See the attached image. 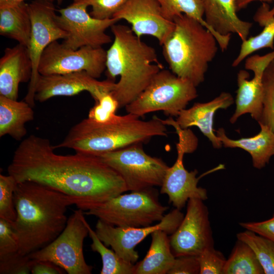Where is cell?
<instances>
[{
  "instance_id": "d6986e66",
  "label": "cell",
  "mask_w": 274,
  "mask_h": 274,
  "mask_svg": "<svg viewBox=\"0 0 274 274\" xmlns=\"http://www.w3.org/2000/svg\"><path fill=\"white\" fill-rule=\"evenodd\" d=\"M32 71L27 47L18 44L6 48L0 59V95L17 100L20 83L30 81Z\"/></svg>"
},
{
  "instance_id": "603a6c76",
  "label": "cell",
  "mask_w": 274,
  "mask_h": 274,
  "mask_svg": "<svg viewBox=\"0 0 274 274\" xmlns=\"http://www.w3.org/2000/svg\"><path fill=\"white\" fill-rule=\"evenodd\" d=\"M34 119L32 107L26 101H18L0 95V136L9 135L20 141L27 133L26 123Z\"/></svg>"
},
{
  "instance_id": "9c48e42d",
  "label": "cell",
  "mask_w": 274,
  "mask_h": 274,
  "mask_svg": "<svg viewBox=\"0 0 274 274\" xmlns=\"http://www.w3.org/2000/svg\"><path fill=\"white\" fill-rule=\"evenodd\" d=\"M84 211L80 209L68 218L61 233L50 244L29 254L30 259L50 261L68 274H90L92 266L85 261L83 243L88 235Z\"/></svg>"
},
{
  "instance_id": "3957f363",
  "label": "cell",
  "mask_w": 274,
  "mask_h": 274,
  "mask_svg": "<svg viewBox=\"0 0 274 274\" xmlns=\"http://www.w3.org/2000/svg\"><path fill=\"white\" fill-rule=\"evenodd\" d=\"M113 42L107 51L106 75L115 81L120 79L110 92L119 108L126 107L146 88L163 66L155 49L138 38L127 26L113 25Z\"/></svg>"
},
{
  "instance_id": "ab89813d",
  "label": "cell",
  "mask_w": 274,
  "mask_h": 274,
  "mask_svg": "<svg viewBox=\"0 0 274 274\" xmlns=\"http://www.w3.org/2000/svg\"><path fill=\"white\" fill-rule=\"evenodd\" d=\"M31 260L30 273L32 274H62L65 271L54 263L45 260Z\"/></svg>"
},
{
  "instance_id": "4fadbf2b",
  "label": "cell",
  "mask_w": 274,
  "mask_h": 274,
  "mask_svg": "<svg viewBox=\"0 0 274 274\" xmlns=\"http://www.w3.org/2000/svg\"><path fill=\"white\" fill-rule=\"evenodd\" d=\"M31 21V31L28 48L32 63V76L25 101L35 106L36 87L40 74L38 67L42 55L47 47L59 39H65L66 32L57 24L53 2L33 1L28 4Z\"/></svg>"
},
{
  "instance_id": "e575fe53",
  "label": "cell",
  "mask_w": 274,
  "mask_h": 274,
  "mask_svg": "<svg viewBox=\"0 0 274 274\" xmlns=\"http://www.w3.org/2000/svg\"><path fill=\"white\" fill-rule=\"evenodd\" d=\"M127 0H73L74 3L85 4L91 7L90 15L99 19L113 18L115 13Z\"/></svg>"
},
{
  "instance_id": "d6a6232c",
  "label": "cell",
  "mask_w": 274,
  "mask_h": 274,
  "mask_svg": "<svg viewBox=\"0 0 274 274\" xmlns=\"http://www.w3.org/2000/svg\"><path fill=\"white\" fill-rule=\"evenodd\" d=\"M90 110L88 118L97 123H104L112 120L119 108L117 100L110 92L103 94Z\"/></svg>"
},
{
  "instance_id": "b9f144b4",
  "label": "cell",
  "mask_w": 274,
  "mask_h": 274,
  "mask_svg": "<svg viewBox=\"0 0 274 274\" xmlns=\"http://www.w3.org/2000/svg\"><path fill=\"white\" fill-rule=\"evenodd\" d=\"M26 0H0V6H8L19 4ZM33 1H47L54 2L56 0H33Z\"/></svg>"
},
{
  "instance_id": "cb8c5ba5",
  "label": "cell",
  "mask_w": 274,
  "mask_h": 274,
  "mask_svg": "<svg viewBox=\"0 0 274 274\" xmlns=\"http://www.w3.org/2000/svg\"><path fill=\"white\" fill-rule=\"evenodd\" d=\"M151 243L144 258L135 264L134 274H167L175 257L168 234L161 230L151 233Z\"/></svg>"
},
{
  "instance_id": "4316f807",
  "label": "cell",
  "mask_w": 274,
  "mask_h": 274,
  "mask_svg": "<svg viewBox=\"0 0 274 274\" xmlns=\"http://www.w3.org/2000/svg\"><path fill=\"white\" fill-rule=\"evenodd\" d=\"M160 5L163 16L173 21L174 18L181 14L191 17L199 22L215 37L222 51L229 45L231 35L223 36L212 28L203 19L204 9L202 0H156Z\"/></svg>"
},
{
  "instance_id": "7c38bea8",
  "label": "cell",
  "mask_w": 274,
  "mask_h": 274,
  "mask_svg": "<svg viewBox=\"0 0 274 274\" xmlns=\"http://www.w3.org/2000/svg\"><path fill=\"white\" fill-rule=\"evenodd\" d=\"M87 7L85 4L73 2L57 10L59 15L56 16V22L67 33L62 43L65 47L75 50L84 46L102 47L112 42L106 31L119 20L114 18H95L87 13Z\"/></svg>"
},
{
  "instance_id": "6da1fadb",
  "label": "cell",
  "mask_w": 274,
  "mask_h": 274,
  "mask_svg": "<svg viewBox=\"0 0 274 274\" xmlns=\"http://www.w3.org/2000/svg\"><path fill=\"white\" fill-rule=\"evenodd\" d=\"M46 138L31 134L14 152L8 174L17 183L30 181L73 198L83 211L128 191L120 175L97 155H63Z\"/></svg>"
},
{
  "instance_id": "83f0119b",
  "label": "cell",
  "mask_w": 274,
  "mask_h": 274,
  "mask_svg": "<svg viewBox=\"0 0 274 274\" xmlns=\"http://www.w3.org/2000/svg\"><path fill=\"white\" fill-rule=\"evenodd\" d=\"M222 274H264V272L252 248L237 239L226 260Z\"/></svg>"
},
{
  "instance_id": "7bdbcfd3",
  "label": "cell",
  "mask_w": 274,
  "mask_h": 274,
  "mask_svg": "<svg viewBox=\"0 0 274 274\" xmlns=\"http://www.w3.org/2000/svg\"><path fill=\"white\" fill-rule=\"evenodd\" d=\"M58 3V4H60L62 2L63 0H56Z\"/></svg>"
},
{
  "instance_id": "9a60e30c",
  "label": "cell",
  "mask_w": 274,
  "mask_h": 274,
  "mask_svg": "<svg viewBox=\"0 0 274 274\" xmlns=\"http://www.w3.org/2000/svg\"><path fill=\"white\" fill-rule=\"evenodd\" d=\"M169 240L175 257L198 256L206 249L214 246L209 211L203 200L195 198L188 200L186 213Z\"/></svg>"
},
{
  "instance_id": "30bf717a",
  "label": "cell",
  "mask_w": 274,
  "mask_h": 274,
  "mask_svg": "<svg viewBox=\"0 0 274 274\" xmlns=\"http://www.w3.org/2000/svg\"><path fill=\"white\" fill-rule=\"evenodd\" d=\"M168 125L173 126L179 136L176 145L177 157L174 164L167 168L164 177L160 193L167 195L169 203L177 209L185 207L189 199L198 198L202 200L208 199L207 190L198 186L199 180L203 176L196 177L198 171L187 170L184 165L183 158L186 153L194 152L198 145V140L193 132L182 129L170 119Z\"/></svg>"
},
{
  "instance_id": "f1b7e54d",
  "label": "cell",
  "mask_w": 274,
  "mask_h": 274,
  "mask_svg": "<svg viewBox=\"0 0 274 274\" xmlns=\"http://www.w3.org/2000/svg\"><path fill=\"white\" fill-rule=\"evenodd\" d=\"M88 235L92 240L91 250L98 253L102 260L100 274H134L135 265L120 257L101 242L95 230L87 222Z\"/></svg>"
},
{
  "instance_id": "ba28073f",
  "label": "cell",
  "mask_w": 274,
  "mask_h": 274,
  "mask_svg": "<svg viewBox=\"0 0 274 274\" xmlns=\"http://www.w3.org/2000/svg\"><path fill=\"white\" fill-rule=\"evenodd\" d=\"M122 177L128 191L161 186L168 166L143 150L142 143L97 155Z\"/></svg>"
},
{
  "instance_id": "f35d334b",
  "label": "cell",
  "mask_w": 274,
  "mask_h": 274,
  "mask_svg": "<svg viewBox=\"0 0 274 274\" xmlns=\"http://www.w3.org/2000/svg\"><path fill=\"white\" fill-rule=\"evenodd\" d=\"M243 228L252 231L274 242V214L266 220L260 222H241Z\"/></svg>"
},
{
  "instance_id": "d4e9b609",
  "label": "cell",
  "mask_w": 274,
  "mask_h": 274,
  "mask_svg": "<svg viewBox=\"0 0 274 274\" xmlns=\"http://www.w3.org/2000/svg\"><path fill=\"white\" fill-rule=\"evenodd\" d=\"M31 21L28 4L25 2L0 6V34L28 48Z\"/></svg>"
},
{
  "instance_id": "52a82bcc",
  "label": "cell",
  "mask_w": 274,
  "mask_h": 274,
  "mask_svg": "<svg viewBox=\"0 0 274 274\" xmlns=\"http://www.w3.org/2000/svg\"><path fill=\"white\" fill-rule=\"evenodd\" d=\"M197 96L196 86L192 82L163 68L125 109L127 113L139 117L158 111L170 117H177Z\"/></svg>"
},
{
  "instance_id": "277c9868",
  "label": "cell",
  "mask_w": 274,
  "mask_h": 274,
  "mask_svg": "<svg viewBox=\"0 0 274 274\" xmlns=\"http://www.w3.org/2000/svg\"><path fill=\"white\" fill-rule=\"evenodd\" d=\"M166 135V125L160 118L154 116L144 121L127 113L116 115L104 123L84 119L73 126L63 141L53 148H67L76 152L97 155Z\"/></svg>"
},
{
  "instance_id": "8992f818",
  "label": "cell",
  "mask_w": 274,
  "mask_h": 274,
  "mask_svg": "<svg viewBox=\"0 0 274 274\" xmlns=\"http://www.w3.org/2000/svg\"><path fill=\"white\" fill-rule=\"evenodd\" d=\"M168 209L152 188L119 194L84 213L115 226L142 227L159 222Z\"/></svg>"
},
{
  "instance_id": "ac0fdd59",
  "label": "cell",
  "mask_w": 274,
  "mask_h": 274,
  "mask_svg": "<svg viewBox=\"0 0 274 274\" xmlns=\"http://www.w3.org/2000/svg\"><path fill=\"white\" fill-rule=\"evenodd\" d=\"M113 18L125 20L133 32L139 38L151 36L162 45L174 30V21L162 15L156 0H127Z\"/></svg>"
},
{
  "instance_id": "7402d4cb",
  "label": "cell",
  "mask_w": 274,
  "mask_h": 274,
  "mask_svg": "<svg viewBox=\"0 0 274 274\" xmlns=\"http://www.w3.org/2000/svg\"><path fill=\"white\" fill-rule=\"evenodd\" d=\"M260 131L255 135L233 140L228 138L223 128L216 130V135L225 148H238L244 150L251 156L254 167H264L274 156V131L267 125L259 123Z\"/></svg>"
},
{
  "instance_id": "484cf974",
  "label": "cell",
  "mask_w": 274,
  "mask_h": 274,
  "mask_svg": "<svg viewBox=\"0 0 274 274\" xmlns=\"http://www.w3.org/2000/svg\"><path fill=\"white\" fill-rule=\"evenodd\" d=\"M253 20L263 28L258 35L242 41L239 53L232 62L233 67L237 66L255 51L265 48H274V6L270 9L267 4L262 3Z\"/></svg>"
},
{
  "instance_id": "836d02e7",
  "label": "cell",
  "mask_w": 274,
  "mask_h": 274,
  "mask_svg": "<svg viewBox=\"0 0 274 274\" xmlns=\"http://www.w3.org/2000/svg\"><path fill=\"white\" fill-rule=\"evenodd\" d=\"M197 256L199 274H222L226 259L214 246L206 249Z\"/></svg>"
},
{
  "instance_id": "4dcf8cb0",
  "label": "cell",
  "mask_w": 274,
  "mask_h": 274,
  "mask_svg": "<svg viewBox=\"0 0 274 274\" xmlns=\"http://www.w3.org/2000/svg\"><path fill=\"white\" fill-rule=\"evenodd\" d=\"M263 110L259 123L267 125L274 131V59L265 68L262 78Z\"/></svg>"
},
{
  "instance_id": "d590c367",
  "label": "cell",
  "mask_w": 274,
  "mask_h": 274,
  "mask_svg": "<svg viewBox=\"0 0 274 274\" xmlns=\"http://www.w3.org/2000/svg\"><path fill=\"white\" fill-rule=\"evenodd\" d=\"M31 264L28 255H22L18 252L0 258V273L28 274Z\"/></svg>"
},
{
  "instance_id": "7a4b0ae2",
  "label": "cell",
  "mask_w": 274,
  "mask_h": 274,
  "mask_svg": "<svg viewBox=\"0 0 274 274\" xmlns=\"http://www.w3.org/2000/svg\"><path fill=\"white\" fill-rule=\"evenodd\" d=\"M14 200L17 213L11 223L17 237L19 252L28 255L50 244L63 230L71 197L47 186L30 181L17 183Z\"/></svg>"
},
{
  "instance_id": "8fae6325",
  "label": "cell",
  "mask_w": 274,
  "mask_h": 274,
  "mask_svg": "<svg viewBox=\"0 0 274 274\" xmlns=\"http://www.w3.org/2000/svg\"><path fill=\"white\" fill-rule=\"evenodd\" d=\"M106 56L102 47L84 46L75 50L55 41L44 51L38 71L41 75L84 71L97 79L106 69Z\"/></svg>"
},
{
  "instance_id": "1f68e13d",
  "label": "cell",
  "mask_w": 274,
  "mask_h": 274,
  "mask_svg": "<svg viewBox=\"0 0 274 274\" xmlns=\"http://www.w3.org/2000/svg\"><path fill=\"white\" fill-rule=\"evenodd\" d=\"M17 184L12 175H0V218L10 223L13 222L17 217L14 200Z\"/></svg>"
},
{
  "instance_id": "74e56055",
  "label": "cell",
  "mask_w": 274,
  "mask_h": 274,
  "mask_svg": "<svg viewBox=\"0 0 274 274\" xmlns=\"http://www.w3.org/2000/svg\"><path fill=\"white\" fill-rule=\"evenodd\" d=\"M199 271L197 256L185 255L175 258L167 274H198Z\"/></svg>"
},
{
  "instance_id": "ffe728a7",
  "label": "cell",
  "mask_w": 274,
  "mask_h": 274,
  "mask_svg": "<svg viewBox=\"0 0 274 274\" xmlns=\"http://www.w3.org/2000/svg\"><path fill=\"white\" fill-rule=\"evenodd\" d=\"M233 102V97L230 93L222 92L211 101L196 102L191 108L183 110L177 117L175 122L182 129L197 127L211 142L214 148L220 149L223 146L214 132V117L217 110H226Z\"/></svg>"
},
{
  "instance_id": "5bb4252c",
  "label": "cell",
  "mask_w": 274,
  "mask_h": 274,
  "mask_svg": "<svg viewBox=\"0 0 274 274\" xmlns=\"http://www.w3.org/2000/svg\"><path fill=\"white\" fill-rule=\"evenodd\" d=\"M184 217L181 210L175 208L165 214L158 223L142 227H117L98 219L95 231L100 240L106 246L111 247L125 261L134 264L139 257L135 250L139 243L157 230L172 234L180 225Z\"/></svg>"
},
{
  "instance_id": "e0dca14e",
  "label": "cell",
  "mask_w": 274,
  "mask_h": 274,
  "mask_svg": "<svg viewBox=\"0 0 274 274\" xmlns=\"http://www.w3.org/2000/svg\"><path fill=\"white\" fill-rule=\"evenodd\" d=\"M116 83L107 79L98 81L84 71L64 74L40 75L35 99L44 102L58 96H71L88 91L96 101L104 93L111 92Z\"/></svg>"
},
{
  "instance_id": "5b68a950",
  "label": "cell",
  "mask_w": 274,
  "mask_h": 274,
  "mask_svg": "<svg viewBox=\"0 0 274 274\" xmlns=\"http://www.w3.org/2000/svg\"><path fill=\"white\" fill-rule=\"evenodd\" d=\"M173 31L161 45L164 59L175 75L195 86L204 80L209 63L218 51L214 35L185 14L174 18Z\"/></svg>"
},
{
  "instance_id": "8d00e7d4",
  "label": "cell",
  "mask_w": 274,
  "mask_h": 274,
  "mask_svg": "<svg viewBox=\"0 0 274 274\" xmlns=\"http://www.w3.org/2000/svg\"><path fill=\"white\" fill-rule=\"evenodd\" d=\"M19 251V242L11 223L0 218V258Z\"/></svg>"
},
{
  "instance_id": "f546056e",
  "label": "cell",
  "mask_w": 274,
  "mask_h": 274,
  "mask_svg": "<svg viewBox=\"0 0 274 274\" xmlns=\"http://www.w3.org/2000/svg\"><path fill=\"white\" fill-rule=\"evenodd\" d=\"M236 237L252 248L264 270V274H274V242L247 229L238 233Z\"/></svg>"
},
{
  "instance_id": "60d3db41",
  "label": "cell",
  "mask_w": 274,
  "mask_h": 274,
  "mask_svg": "<svg viewBox=\"0 0 274 274\" xmlns=\"http://www.w3.org/2000/svg\"><path fill=\"white\" fill-rule=\"evenodd\" d=\"M257 1L263 3L274 2V0H234L236 11L245 8L251 2Z\"/></svg>"
},
{
  "instance_id": "44dd1931",
  "label": "cell",
  "mask_w": 274,
  "mask_h": 274,
  "mask_svg": "<svg viewBox=\"0 0 274 274\" xmlns=\"http://www.w3.org/2000/svg\"><path fill=\"white\" fill-rule=\"evenodd\" d=\"M205 21L223 36L235 33L246 40L252 23L241 19L236 14L234 0H202Z\"/></svg>"
},
{
  "instance_id": "2e32d148",
  "label": "cell",
  "mask_w": 274,
  "mask_h": 274,
  "mask_svg": "<svg viewBox=\"0 0 274 274\" xmlns=\"http://www.w3.org/2000/svg\"><path fill=\"white\" fill-rule=\"evenodd\" d=\"M271 61L268 54L250 56L245 61V67L252 71L254 77L250 79V74L241 70L237 73L238 88L235 99L236 108L230 118V122L235 123L242 115L249 114L258 122L261 121L263 110V90L262 78L263 73Z\"/></svg>"
}]
</instances>
